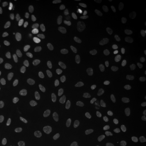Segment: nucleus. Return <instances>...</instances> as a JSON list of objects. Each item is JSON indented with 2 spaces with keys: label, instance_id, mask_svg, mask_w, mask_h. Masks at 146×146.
Returning a JSON list of instances; mask_svg holds the SVG:
<instances>
[{
  "label": "nucleus",
  "instance_id": "obj_1",
  "mask_svg": "<svg viewBox=\"0 0 146 146\" xmlns=\"http://www.w3.org/2000/svg\"><path fill=\"white\" fill-rule=\"evenodd\" d=\"M117 61L125 67H131L132 66L133 62L132 58L125 53H119L116 56Z\"/></svg>",
  "mask_w": 146,
  "mask_h": 146
},
{
  "label": "nucleus",
  "instance_id": "obj_2",
  "mask_svg": "<svg viewBox=\"0 0 146 146\" xmlns=\"http://www.w3.org/2000/svg\"><path fill=\"white\" fill-rule=\"evenodd\" d=\"M31 76L33 80L35 82H40L43 76L42 68L37 65L33 66L31 68Z\"/></svg>",
  "mask_w": 146,
  "mask_h": 146
},
{
  "label": "nucleus",
  "instance_id": "obj_3",
  "mask_svg": "<svg viewBox=\"0 0 146 146\" xmlns=\"http://www.w3.org/2000/svg\"><path fill=\"white\" fill-rule=\"evenodd\" d=\"M125 34L123 31H119L116 35L114 40V45L116 49H119L123 47L124 44Z\"/></svg>",
  "mask_w": 146,
  "mask_h": 146
},
{
  "label": "nucleus",
  "instance_id": "obj_4",
  "mask_svg": "<svg viewBox=\"0 0 146 146\" xmlns=\"http://www.w3.org/2000/svg\"><path fill=\"white\" fill-rule=\"evenodd\" d=\"M117 129L120 131V133L127 138H131L133 135V133L127 125L123 124V123H119L117 125Z\"/></svg>",
  "mask_w": 146,
  "mask_h": 146
},
{
  "label": "nucleus",
  "instance_id": "obj_5",
  "mask_svg": "<svg viewBox=\"0 0 146 146\" xmlns=\"http://www.w3.org/2000/svg\"><path fill=\"white\" fill-rule=\"evenodd\" d=\"M80 125L81 121L80 120L73 119H70L67 122L66 124V128L67 131H72L78 128Z\"/></svg>",
  "mask_w": 146,
  "mask_h": 146
},
{
  "label": "nucleus",
  "instance_id": "obj_6",
  "mask_svg": "<svg viewBox=\"0 0 146 146\" xmlns=\"http://www.w3.org/2000/svg\"><path fill=\"white\" fill-rule=\"evenodd\" d=\"M9 134L11 137L13 138L19 139V138L22 137L24 136L25 133L21 128L13 126V127H11L10 129Z\"/></svg>",
  "mask_w": 146,
  "mask_h": 146
},
{
  "label": "nucleus",
  "instance_id": "obj_7",
  "mask_svg": "<svg viewBox=\"0 0 146 146\" xmlns=\"http://www.w3.org/2000/svg\"><path fill=\"white\" fill-rule=\"evenodd\" d=\"M66 80L68 84L73 87L78 86L81 84V80L73 74H68L66 76Z\"/></svg>",
  "mask_w": 146,
  "mask_h": 146
},
{
  "label": "nucleus",
  "instance_id": "obj_8",
  "mask_svg": "<svg viewBox=\"0 0 146 146\" xmlns=\"http://www.w3.org/2000/svg\"><path fill=\"white\" fill-rule=\"evenodd\" d=\"M33 108L39 115H42L44 112V108L41 101L38 99L34 100L33 101Z\"/></svg>",
  "mask_w": 146,
  "mask_h": 146
},
{
  "label": "nucleus",
  "instance_id": "obj_9",
  "mask_svg": "<svg viewBox=\"0 0 146 146\" xmlns=\"http://www.w3.org/2000/svg\"><path fill=\"white\" fill-rule=\"evenodd\" d=\"M84 99V96L81 93H74L72 94L68 99L69 103L70 104H77L80 103Z\"/></svg>",
  "mask_w": 146,
  "mask_h": 146
},
{
  "label": "nucleus",
  "instance_id": "obj_10",
  "mask_svg": "<svg viewBox=\"0 0 146 146\" xmlns=\"http://www.w3.org/2000/svg\"><path fill=\"white\" fill-rule=\"evenodd\" d=\"M94 92L98 99L101 101H105L107 98V95L103 88L97 86L94 89Z\"/></svg>",
  "mask_w": 146,
  "mask_h": 146
},
{
  "label": "nucleus",
  "instance_id": "obj_11",
  "mask_svg": "<svg viewBox=\"0 0 146 146\" xmlns=\"http://www.w3.org/2000/svg\"><path fill=\"white\" fill-rule=\"evenodd\" d=\"M122 106L126 108H131L135 107L136 105V101L134 99L128 98L123 99L121 101Z\"/></svg>",
  "mask_w": 146,
  "mask_h": 146
},
{
  "label": "nucleus",
  "instance_id": "obj_12",
  "mask_svg": "<svg viewBox=\"0 0 146 146\" xmlns=\"http://www.w3.org/2000/svg\"><path fill=\"white\" fill-rule=\"evenodd\" d=\"M61 92L60 90H54L51 91L48 95L47 97V101L49 103L52 104L54 103L58 98L60 96Z\"/></svg>",
  "mask_w": 146,
  "mask_h": 146
},
{
  "label": "nucleus",
  "instance_id": "obj_13",
  "mask_svg": "<svg viewBox=\"0 0 146 146\" xmlns=\"http://www.w3.org/2000/svg\"><path fill=\"white\" fill-rule=\"evenodd\" d=\"M21 44L19 42L15 43L12 47L11 48L8 55L9 57H13L16 55H18L21 52Z\"/></svg>",
  "mask_w": 146,
  "mask_h": 146
},
{
  "label": "nucleus",
  "instance_id": "obj_14",
  "mask_svg": "<svg viewBox=\"0 0 146 146\" xmlns=\"http://www.w3.org/2000/svg\"><path fill=\"white\" fill-rule=\"evenodd\" d=\"M58 21L60 25L63 26L66 25L68 21V16L64 11H60L58 14Z\"/></svg>",
  "mask_w": 146,
  "mask_h": 146
},
{
  "label": "nucleus",
  "instance_id": "obj_15",
  "mask_svg": "<svg viewBox=\"0 0 146 146\" xmlns=\"http://www.w3.org/2000/svg\"><path fill=\"white\" fill-rule=\"evenodd\" d=\"M80 56L84 62L88 63L90 62L91 57L87 48H84L80 50Z\"/></svg>",
  "mask_w": 146,
  "mask_h": 146
},
{
  "label": "nucleus",
  "instance_id": "obj_16",
  "mask_svg": "<svg viewBox=\"0 0 146 146\" xmlns=\"http://www.w3.org/2000/svg\"><path fill=\"white\" fill-rule=\"evenodd\" d=\"M26 115L29 123L32 125H35L36 122V117L34 111L31 108H28L26 110Z\"/></svg>",
  "mask_w": 146,
  "mask_h": 146
},
{
  "label": "nucleus",
  "instance_id": "obj_17",
  "mask_svg": "<svg viewBox=\"0 0 146 146\" xmlns=\"http://www.w3.org/2000/svg\"><path fill=\"white\" fill-rule=\"evenodd\" d=\"M63 64L64 66L67 68H74L77 66L78 61L76 58H68L64 61Z\"/></svg>",
  "mask_w": 146,
  "mask_h": 146
},
{
  "label": "nucleus",
  "instance_id": "obj_18",
  "mask_svg": "<svg viewBox=\"0 0 146 146\" xmlns=\"http://www.w3.org/2000/svg\"><path fill=\"white\" fill-rule=\"evenodd\" d=\"M52 134L49 132H46L42 135L41 142L42 145L44 146H49L52 141Z\"/></svg>",
  "mask_w": 146,
  "mask_h": 146
},
{
  "label": "nucleus",
  "instance_id": "obj_19",
  "mask_svg": "<svg viewBox=\"0 0 146 146\" xmlns=\"http://www.w3.org/2000/svg\"><path fill=\"white\" fill-rule=\"evenodd\" d=\"M78 48L75 47H69L64 52V55L67 58H75L78 54Z\"/></svg>",
  "mask_w": 146,
  "mask_h": 146
},
{
  "label": "nucleus",
  "instance_id": "obj_20",
  "mask_svg": "<svg viewBox=\"0 0 146 146\" xmlns=\"http://www.w3.org/2000/svg\"><path fill=\"white\" fill-rule=\"evenodd\" d=\"M94 131L96 134L100 137L104 136V129L102 123L100 122H97L94 125Z\"/></svg>",
  "mask_w": 146,
  "mask_h": 146
},
{
  "label": "nucleus",
  "instance_id": "obj_21",
  "mask_svg": "<svg viewBox=\"0 0 146 146\" xmlns=\"http://www.w3.org/2000/svg\"><path fill=\"white\" fill-rule=\"evenodd\" d=\"M47 128L50 132L54 134H56L58 131L57 123L55 120H51L48 123Z\"/></svg>",
  "mask_w": 146,
  "mask_h": 146
},
{
  "label": "nucleus",
  "instance_id": "obj_22",
  "mask_svg": "<svg viewBox=\"0 0 146 146\" xmlns=\"http://www.w3.org/2000/svg\"><path fill=\"white\" fill-rule=\"evenodd\" d=\"M47 39L46 38H41L37 43V51L38 52H43L47 46Z\"/></svg>",
  "mask_w": 146,
  "mask_h": 146
},
{
  "label": "nucleus",
  "instance_id": "obj_23",
  "mask_svg": "<svg viewBox=\"0 0 146 146\" xmlns=\"http://www.w3.org/2000/svg\"><path fill=\"white\" fill-rule=\"evenodd\" d=\"M127 44L130 48L136 52H140L142 49V46L140 42H134L132 41H129L127 43Z\"/></svg>",
  "mask_w": 146,
  "mask_h": 146
},
{
  "label": "nucleus",
  "instance_id": "obj_24",
  "mask_svg": "<svg viewBox=\"0 0 146 146\" xmlns=\"http://www.w3.org/2000/svg\"><path fill=\"white\" fill-rule=\"evenodd\" d=\"M11 113L15 116L21 117L22 116V112L21 110V106L18 104H14L11 108Z\"/></svg>",
  "mask_w": 146,
  "mask_h": 146
},
{
  "label": "nucleus",
  "instance_id": "obj_25",
  "mask_svg": "<svg viewBox=\"0 0 146 146\" xmlns=\"http://www.w3.org/2000/svg\"><path fill=\"white\" fill-rule=\"evenodd\" d=\"M75 73L84 78H89L90 76V73L88 70L86 68H76L75 70Z\"/></svg>",
  "mask_w": 146,
  "mask_h": 146
},
{
  "label": "nucleus",
  "instance_id": "obj_26",
  "mask_svg": "<svg viewBox=\"0 0 146 146\" xmlns=\"http://www.w3.org/2000/svg\"><path fill=\"white\" fill-rule=\"evenodd\" d=\"M31 35L33 41L35 42H38L39 40L41 39V34L36 27H35L33 29Z\"/></svg>",
  "mask_w": 146,
  "mask_h": 146
},
{
  "label": "nucleus",
  "instance_id": "obj_27",
  "mask_svg": "<svg viewBox=\"0 0 146 146\" xmlns=\"http://www.w3.org/2000/svg\"><path fill=\"white\" fill-rule=\"evenodd\" d=\"M52 110L54 112L61 116H64L66 114V110L60 105H54L52 107Z\"/></svg>",
  "mask_w": 146,
  "mask_h": 146
},
{
  "label": "nucleus",
  "instance_id": "obj_28",
  "mask_svg": "<svg viewBox=\"0 0 146 146\" xmlns=\"http://www.w3.org/2000/svg\"><path fill=\"white\" fill-rule=\"evenodd\" d=\"M123 2L121 0H111L106 2L105 5L107 7H114L122 5Z\"/></svg>",
  "mask_w": 146,
  "mask_h": 146
},
{
  "label": "nucleus",
  "instance_id": "obj_29",
  "mask_svg": "<svg viewBox=\"0 0 146 146\" xmlns=\"http://www.w3.org/2000/svg\"><path fill=\"white\" fill-rule=\"evenodd\" d=\"M26 14V10L25 7L22 5H20L19 6V11L17 15V19L20 21L23 20V19L25 17Z\"/></svg>",
  "mask_w": 146,
  "mask_h": 146
},
{
  "label": "nucleus",
  "instance_id": "obj_30",
  "mask_svg": "<svg viewBox=\"0 0 146 146\" xmlns=\"http://www.w3.org/2000/svg\"><path fill=\"white\" fill-rule=\"evenodd\" d=\"M63 38L64 42L67 43L72 42L73 40V36L67 30H64L63 31Z\"/></svg>",
  "mask_w": 146,
  "mask_h": 146
},
{
  "label": "nucleus",
  "instance_id": "obj_31",
  "mask_svg": "<svg viewBox=\"0 0 146 146\" xmlns=\"http://www.w3.org/2000/svg\"><path fill=\"white\" fill-rule=\"evenodd\" d=\"M8 87L13 92H17L20 89V86L19 84L14 81H9L8 84Z\"/></svg>",
  "mask_w": 146,
  "mask_h": 146
},
{
  "label": "nucleus",
  "instance_id": "obj_32",
  "mask_svg": "<svg viewBox=\"0 0 146 146\" xmlns=\"http://www.w3.org/2000/svg\"><path fill=\"white\" fill-rule=\"evenodd\" d=\"M131 17V13L127 9H123L120 12L119 17L121 20H124L129 19Z\"/></svg>",
  "mask_w": 146,
  "mask_h": 146
},
{
  "label": "nucleus",
  "instance_id": "obj_33",
  "mask_svg": "<svg viewBox=\"0 0 146 146\" xmlns=\"http://www.w3.org/2000/svg\"><path fill=\"white\" fill-rule=\"evenodd\" d=\"M128 26L129 29L131 31H134L136 29H137L138 28V26L137 25V22L136 20L135 19L134 17L133 19H131V20L129 22Z\"/></svg>",
  "mask_w": 146,
  "mask_h": 146
},
{
  "label": "nucleus",
  "instance_id": "obj_34",
  "mask_svg": "<svg viewBox=\"0 0 146 146\" xmlns=\"http://www.w3.org/2000/svg\"><path fill=\"white\" fill-rule=\"evenodd\" d=\"M17 71V68L13 64H10L7 66L5 68V74H11L12 73H15Z\"/></svg>",
  "mask_w": 146,
  "mask_h": 146
},
{
  "label": "nucleus",
  "instance_id": "obj_35",
  "mask_svg": "<svg viewBox=\"0 0 146 146\" xmlns=\"http://www.w3.org/2000/svg\"><path fill=\"white\" fill-rule=\"evenodd\" d=\"M20 35L23 40H26L28 39L29 36V33H28V29L27 27L21 28L20 30Z\"/></svg>",
  "mask_w": 146,
  "mask_h": 146
},
{
  "label": "nucleus",
  "instance_id": "obj_36",
  "mask_svg": "<svg viewBox=\"0 0 146 146\" xmlns=\"http://www.w3.org/2000/svg\"><path fill=\"white\" fill-rule=\"evenodd\" d=\"M112 144L113 146H123L125 141L119 137H115L112 140Z\"/></svg>",
  "mask_w": 146,
  "mask_h": 146
},
{
  "label": "nucleus",
  "instance_id": "obj_37",
  "mask_svg": "<svg viewBox=\"0 0 146 146\" xmlns=\"http://www.w3.org/2000/svg\"><path fill=\"white\" fill-rule=\"evenodd\" d=\"M15 9V5L13 3H9L5 6V13L7 14L13 13Z\"/></svg>",
  "mask_w": 146,
  "mask_h": 146
},
{
  "label": "nucleus",
  "instance_id": "obj_38",
  "mask_svg": "<svg viewBox=\"0 0 146 146\" xmlns=\"http://www.w3.org/2000/svg\"><path fill=\"white\" fill-rule=\"evenodd\" d=\"M56 49V44L52 43H51L48 48L47 50V52H48V54L49 55H52V54L54 53Z\"/></svg>",
  "mask_w": 146,
  "mask_h": 146
},
{
  "label": "nucleus",
  "instance_id": "obj_39",
  "mask_svg": "<svg viewBox=\"0 0 146 146\" xmlns=\"http://www.w3.org/2000/svg\"><path fill=\"white\" fill-rule=\"evenodd\" d=\"M58 28L56 25H52L50 29V34L52 36L56 37L58 34Z\"/></svg>",
  "mask_w": 146,
  "mask_h": 146
},
{
  "label": "nucleus",
  "instance_id": "obj_40",
  "mask_svg": "<svg viewBox=\"0 0 146 146\" xmlns=\"http://www.w3.org/2000/svg\"><path fill=\"white\" fill-rule=\"evenodd\" d=\"M7 123V119L5 116L0 115V128L3 127Z\"/></svg>",
  "mask_w": 146,
  "mask_h": 146
},
{
  "label": "nucleus",
  "instance_id": "obj_41",
  "mask_svg": "<svg viewBox=\"0 0 146 146\" xmlns=\"http://www.w3.org/2000/svg\"><path fill=\"white\" fill-rule=\"evenodd\" d=\"M5 26V21L3 16L0 14V28H3Z\"/></svg>",
  "mask_w": 146,
  "mask_h": 146
},
{
  "label": "nucleus",
  "instance_id": "obj_42",
  "mask_svg": "<svg viewBox=\"0 0 146 146\" xmlns=\"http://www.w3.org/2000/svg\"><path fill=\"white\" fill-rule=\"evenodd\" d=\"M93 146H104V145L100 141L97 140H94L93 142Z\"/></svg>",
  "mask_w": 146,
  "mask_h": 146
},
{
  "label": "nucleus",
  "instance_id": "obj_43",
  "mask_svg": "<svg viewBox=\"0 0 146 146\" xmlns=\"http://www.w3.org/2000/svg\"><path fill=\"white\" fill-rule=\"evenodd\" d=\"M141 95L144 101L146 103V93L145 92H142L141 93Z\"/></svg>",
  "mask_w": 146,
  "mask_h": 146
},
{
  "label": "nucleus",
  "instance_id": "obj_44",
  "mask_svg": "<svg viewBox=\"0 0 146 146\" xmlns=\"http://www.w3.org/2000/svg\"><path fill=\"white\" fill-rule=\"evenodd\" d=\"M143 31H144V33H145V34L146 36V25H145L143 27Z\"/></svg>",
  "mask_w": 146,
  "mask_h": 146
},
{
  "label": "nucleus",
  "instance_id": "obj_45",
  "mask_svg": "<svg viewBox=\"0 0 146 146\" xmlns=\"http://www.w3.org/2000/svg\"><path fill=\"white\" fill-rule=\"evenodd\" d=\"M78 146H86L84 145V143H79Z\"/></svg>",
  "mask_w": 146,
  "mask_h": 146
},
{
  "label": "nucleus",
  "instance_id": "obj_46",
  "mask_svg": "<svg viewBox=\"0 0 146 146\" xmlns=\"http://www.w3.org/2000/svg\"><path fill=\"white\" fill-rule=\"evenodd\" d=\"M0 146H2V143L0 142Z\"/></svg>",
  "mask_w": 146,
  "mask_h": 146
},
{
  "label": "nucleus",
  "instance_id": "obj_47",
  "mask_svg": "<svg viewBox=\"0 0 146 146\" xmlns=\"http://www.w3.org/2000/svg\"><path fill=\"white\" fill-rule=\"evenodd\" d=\"M27 68H28V69H29V66H28L27 67Z\"/></svg>",
  "mask_w": 146,
  "mask_h": 146
},
{
  "label": "nucleus",
  "instance_id": "obj_48",
  "mask_svg": "<svg viewBox=\"0 0 146 146\" xmlns=\"http://www.w3.org/2000/svg\"><path fill=\"white\" fill-rule=\"evenodd\" d=\"M1 3H2V1H1V0H0V5H1Z\"/></svg>",
  "mask_w": 146,
  "mask_h": 146
},
{
  "label": "nucleus",
  "instance_id": "obj_49",
  "mask_svg": "<svg viewBox=\"0 0 146 146\" xmlns=\"http://www.w3.org/2000/svg\"><path fill=\"white\" fill-rule=\"evenodd\" d=\"M29 2H33V1H32V0H29Z\"/></svg>",
  "mask_w": 146,
  "mask_h": 146
},
{
  "label": "nucleus",
  "instance_id": "obj_50",
  "mask_svg": "<svg viewBox=\"0 0 146 146\" xmlns=\"http://www.w3.org/2000/svg\"><path fill=\"white\" fill-rule=\"evenodd\" d=\"M25 146V145H21V146Z\"/></svg>",
  "mask_w": 146,
  "mask_h": 146
},
{
  "label": "nucleus",
  "instance_id": "obj_51",
  "mask_svg": "<svg viewBox=\"0 0 146 146\" xmlns=\"http://www.w3.org/2000/svg\"><path fill=\"white\" fill-rule=\"evenodd\" d=\"M1 90H0V95H1Z\"/></svg>",
  "mask_w": 146,
  "mask_h": 146
}]
</instances>
